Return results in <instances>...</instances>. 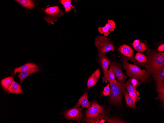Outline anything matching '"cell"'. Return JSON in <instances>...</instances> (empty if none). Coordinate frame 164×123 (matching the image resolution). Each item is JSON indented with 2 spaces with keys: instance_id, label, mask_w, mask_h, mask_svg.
<instances>
[{
  "instance_id": "1",
  "label": "cell",
  "mask_w": 164,
  "mask_h": 123,
  "mask_svg": "<svg viewBox=\"0 0 164 123\" xmlns=\"http://www.w3.org/2000/svg\"><path fill=\"white\" fill-rule=\"evenodd\" d=\"M147 61L145 65L146 70L150 74L157 73L164 65V53L157 52L146 46Z\"/></svg>"
},
{
  "instance_id": "2",
  "label": "cell",
  "mask_w": 164,
  "mask_h": 123,
  "mask_svg": "<svg viewBox=\"0 0 164 123\" xmlns=\"http://www.w3.org/2000/svg\"><path fill=\"white\" fill-rule=\"evenodd\" d=\"M91 104L84 112L82 122L95 123L98 120L103 118L107 112L105 107L98 104L96 100L91 102Z\"/></svg>"
},
{
  "instance_id": "3",
  "label": "cell",
  "mask_w": 164,
  "mask_h": 123,
  "mask_svg": "<svg viewBox=\"0 0 164 123\" xmlns=\"http://www.w3.org/2000/svg\"><path fill=\"white\" fill-rule=\"evenodd\" d=\"M120 60L127 75L130 78H135L145 84L150 82V74L146 70L141 69L138 66L130 64L122 58Z\"/></svg>"
},
{
  "instance_id": "4",
  "label": "cell",
  "mask_w": 164,
  "mask_h": 123,
  "mask_svg": "<svg viewBox=\"0 0 164 123\" xmlns=\"http://www.w3.org/2000/svg\"><path fill=\"white\" fill-rule=\"evenodd\" d=\"M95 45L98 53H105L112 51L114 53V46L111 39L101 35H98L95 38Z\"/></svg>"
},
{
  "instance_id": "5",
  "label": "cell",
  "mask_w": 164,
  "mask_h": 123,
  "mask_svg": "<svg viewBox=\"0 0 164 123\" xmlns=\"http://www.w3.org/2000/svg\"><path fill=\"white\" fill-rule=\"evenodd\" d=\"M41 10L45 14L44 18L48 23L54 25L55 22H56L57 19L62 15L64 13L60 10L58 5L50 7L44 9L41 8Z\"/></svg>"
},
{
  "instance_id": "6",
  "label": "cell",
  "mask_w": 164,
  "mask_h": 123,
  "mask_svg": "<svg viewBox=\"0 0 164 123\" xmlns=\"http://www.w3.org/2000/svg\"><path fill=\"white\" fill-rule=\"evenodd\" d=\"M82 108L75 106L69 109L64 110L60 114L64 115V118L68 120L76 121L79 123L83 118L82 113Z\"/></svg>"
},
{
  "instance_id": "7",
  "label": "cell",
  "mask_w": 164,
  "mask_h": 123,
  "mask_svg": "<svg viewBox=\"0 0 164 123\" xmlns=\"http://www.w3.org/2000/svg\"><path fill=\"white\" fill-rule=\"evenodd\" d=\"M109 70L113 72L118 82L121 83H124L127 76L123 72L121 63L113 61L110 64Z\"/></svg>"
},
{
  "instance_id": "8",
  "label": "cell",
  "mask_w": 164,
  "mask_h": 123,
  "mask_svg": "<svg viewBox=\"0 0 164 123\" xmlns=\"http://www.w3.org/2000/svg\"><path fill=\"white\" fill-rule=\"evenodd\" d=\"M151 78L155 82L156 92L164 94V66L157 73L152 75Z\"/></svg>"
},
{
  "instance_id": "9",
  "label": "cell",
  "mask_w": 164,
  "mask_h": 123,
  "mask_svg": "<svg viewBox=\"0 0 164 123\" xmlns=\"http://www.w3.org/2000/svg\"><path fill=\"white\" fill-rule=\"evenodd\" d=\"M118 50L121 54L122 59L127 61H131L134 51L130 47L126 44H123L118 48Z\"/></svg>"
},
{
  "instance_id": "10",
  "label": "cell",
  "mask_w": 164,
  "mask_h": 123,
  "mask_svg": "<svg viewBox=\"0 0 164 123\" xmlns=\"http://www.w3.org/2000/svg\"><path fill=\"white\" fill-rule=\"evenodd\" d=\"M147 60V57L145 55L141 53H138L135 56L132 57L131 61L133 62L134 64L143 68Z\"/></svg>"
},
{
  "instance_id": "11",
  "label": "cell",
  "mask_w": 164,
  "mask_h": 123,
  "mask_svg": "<svg viewBox=\"0 0 164 123\" xmlns=\"http://www.w3.org/2000/svg\"><path fill=\"white\" fill-rule=\"evenodd\" d=\"M98 57L99 63L104 73L108 70L111 60L108 57L105 53H98Z\"/></svg>"
},
{
  "instance_id": "12",
  "label": "cell",
  "mask_w": 164,
  "mask_h": 123,
  "mask_svg": "<svg viewBox=\"0 0 164 123\" xmlns=\"http://www.w3.org/2000/svg\"><path fill=\"white\" fill-rule=\"evenodd\" d=\"M142 83L141 82L135 78H130L125 84V86L127 91L129 92L136 90L137 87Z\"/></svg>"
},
{
  "instance_id": "13",
  "label": "cell",
  "mask_w": 164,
  "mask_h": 123,
  "mask_svg": "<svg viewBox=\"0 0 164 123\" xmlns=\"http://www.w3.org/2000/svg\"><path fill=\"white\" fill-rule=\"evenodd\" d=\"M39 68V67L35 64L32 63H27L21 66L15 68L12 73V75H15L16 73H20L34 69Z\"/></svg>"
},
{
  "instance_id": "14",
  "label": "cell",
  "mask_w": 164,
  "mask_h": 123,
  "mask_svg": "<svg viewBox=\"0 0 164 123\" xmlns=\"http://www.w3.org/2000/svg\"><path fill=\"white\" fill-rule=\"evenodd\" d=\"M88 93L87 92L83 93L81 96L75 106L79 107L81 106L82 108H85L87 109L89 108L91 103L88 99Z\"/></svg>"
},
{
  "instance_id": "15",
  "label": "cell",
  "mask_w": 164,
  "mask_h": 123,
  "mask_svg": "<svg viewBox=\"0 0 164 123\" xmlns=\"http://www.w3.org/2000/svg\"><path fill=\"white\" fill-rule=\"evenodd\" d=\"M99 69H97L89 77L88 80L87 86L88 89L94 85L98 81L100 76Z\"/></svg>"
},
{
  "instance_id": "16",
  "label": "cell",
  "mask_w": 164,
  "mask_h": 123,
  "mask_svg": "<svg viewBox=\"0 0 164 123\" xmlns=\"http://www.w3.org/2000/svg\"><path fill=\"white\" fill-rule=\"evenodd\" d=\"M102 82L107 83L108 82H116L118 81L115 79V76L113 72L111 71L108 70L104 73V76L102 77Z\"/></svg>"
},
{
  "instance_id": "17",
  "label": "cell",
  "mask_w": 164,
  "mask_h": 123,
  "mask_svg": "<svg viewBox=\"0 0 164 123\" xmlns=\"http://www.w3.org/2000/svg\"><path fill=\"white\" fill-rule=\"evenodd\" d=\"M103 118L108 123H125L126 122L121 118L117 117L112 116L107 112Z\"/></svg>"
},
{
  "instance_id": "18",
  "label": "cell",
  "mask_w": 164,
  "mask_h": 123,
  "mask_svg": "<svg viewBox=\"0 0 164 123\" xmlns=\"http://www.w3.org/2000/svg\"><path fill=\"white\" fill-rule=\"evenodd\" d=\"M123 94L124 96L127 106L133 109H135L136 101L129 95L128 92L125 89L123 92Z\"/></svg>"
},
{
  "instance_id": "19",
  "label": "cell",
  "mask_w": 164,
  "mask_h": 123,
  "mask_svg": "<svg viewBox=\"0 0 164 123\" xmlns=\"http://www.w3.org/2000/svg\"><path fill=\"white\" fill-rule=\"evenodd\" d=\"M131 45L136 50L140 52H144L147 50V47L145 44L138 40H135Z\"/></svg>"
},
{
  "instance_id": "20",
  "label": "cell",
  "mask_w": 164,
  "mask_h": 123,
  "mask_svg": "<svg viewBox=\"0 0 164 123\" xmlns=\"http://www.w3.org/2000/svg\"><path fill=\"white\" fill-rule=\"evenodd\" d=\"M9 93L19 94L22 92V88L19 85L14 81L8 89Z\"/></svg>"
},
{
  "instance_id": "21",
  "label": "cell",
  "mask_w": 164,
  "mask_h": 123,
  "mask_svg": "<svg viewBox=\"0 0 164 123\" xmlns=\"http://www.w3.org/2000/svg\"><path fill=\"white\" fill-rule=\"evenodd\" d=\"M40 69H34L28 71L20 73L18 77L20 79V83L21 84L23 81L29 75L36 72L39 71Z\"/></svg>"
},
{
  "instance_id": "22",
  "label": "cell",
  "mask_w": 164,
  "mask_h": 123,
  "mask_svg": "<svg viewBox=\"0 0 164 123\" xmlns=\"http://www.w3.org/2000/svg\"><path fill=\"white\" fill-rule=\"evenodd\" d=\"M15 1L23 7L31 9L35 6L33 0H15Z\"/></svg>"
},
{
  "instance_id": "23",
  "label": "cell",
  "mask_w": 164,
  "mask_h": 123,
  "mask_svg": "<svg viewBox=\"0 0 164 123\" xmlns=\"http://www.w3.org/2000/svg\"><path fill=\"white\" fill-rule=\"evenodd\" d=\"M14 81V77L13 76L7 77L1 81V85L5 91H7L8 90L9 87Z\"/></svg>"
},
{
  "instance_id": "24",
  "label": "cell",
  "mask_w": 164,
  "mask_h": 123,
  "mask_svg": "<svg viewBox=\"0 0 164 123\" xmlns=\"http://www.w3.org/2000/svg\"><path fill=\"white\" fill-rule=\"evenodd\" d=\"M59 3L62 4L65 8V12L67 13L70 11L72 8H74L75 7L72 4L70 0H59Z\"/></svg>"
},
{
  "instance_id": "25",
  "label": "cell",
  "mask_w": 164,
  "mask_h": 123,
  "mask_svg": "<svg viewBox=\"0 0 164 123\" xmlns=\"http://www.w3.org/2000/svg\"><path fill=\"white\" fill-rule=\"evenodd\" d=\"M105 26L110 32L113 31L116 28V24L112 20H108Z\"/></svg>"
},
{
  "instance_id": "26",
  "label": "cell",
  "mask_w": 164,
  "mask_h": 123,
  "mask_svg": "<svg viewBox=\"0 0 164 123\" xmlns=\"http://www.w3.org/2000/svg\"><path fill=\"white\" fill-rule=\"evenodd\" d=\"M129 95L136 102L140 100V98L138 96L139 95V92L136 90L132 92H128Z\"/></svg>"
},
{
  "instance_id": "27",
  "label": "cell",
  "mask_w": 164,
  "mask_h": 123,
  "mask_svg": "<svg viewBox=\"0 0 164 123\" xmlns=\"http://www.w3.org/2000/svg\"><path fill=\"white\" fill-rule=\"evenodd\" d=\"M98 30L101 34H103L105 36L107 37L110 34L109 30L105 26L99 27Z\"/></svg>"
},
{
  "instance_id": "28",
  "label": "cell",
  "mask_w": 164,
  "mask_h": 123,
  "mask_svg": "<svg viewBox=\"0 0 164 123\" xmlns=\"http://www.w3.org/2000/svg\"><path fill=\"white\" fill-rule=\"evenodd\" d=\"M109 83V82L107 85L103 88L104 89L103 91L101 92L102 94L100 96L104 95L105 96H107L109 95L110 92V88Z\"/></svg>"
},
{
  "instance_id": "29",
  "label": "cell",
  "mask_w": 164,
  "mask_h": 123,
  "mask_svg": "<svg viewBox=\"0 0 164 123\" xmlns=\"http://www.w3.org/2000/svg\"><path fill=\"white\" fill-rule=\"evenodd\" d=\"M158 96L155 98L156 100H158L161 101L163 103H164V94L161 93H158Z\"/></svg>"
},
{
  "instance_id": "30",
  "label": "cell",
  "mask_w": 164,
  "mask_h": 123,
  "mask_svg": "<svg viewBox=\"0 0 164 123\" xmlns=\"http://www.w3.org/2000/svg\"><path fill=\"white\" fill-rule=\"evenodd\" d=\"M159 53H161V52L164 51V44H162L157 49Z\"/></svg>"
},
{
  "instance_id": "31",
  "label": "cell",
  "mask_w": 164,
  "mask_h": 123,
  "mask_svg": "<svg viewBox=\"0 0 164 123\" xmlns=\"http://www.w3.org/2000/svg\"><path fill=\"white\" fill-rule=\"evenodd\" d=\"M106 121L105 119H104L103 118L101 119L100 120L99 123H104L105 121Z\"/></svg>"
}]
</instances>
